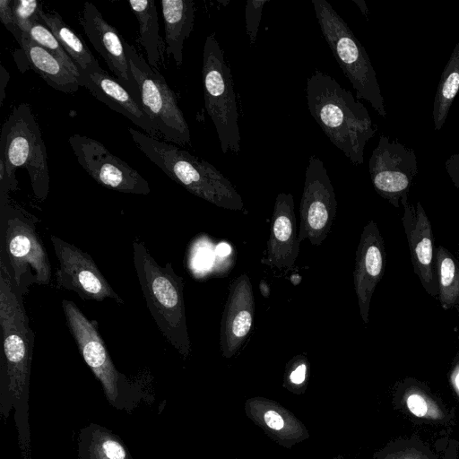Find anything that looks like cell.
I'll list each match as a JSON object with an SVG mask.
<instances>
[{"mask_svg":"<svg viewBox=\"0 0 459 459\" xmlns=\"http://www.w3.org/2000/svg\"><path fill=\"white\" fill-rule=\"evenodd\" d=\"M1 400L15 408L20 438L28 439V396L35 333L4 261L0 257Z\"/></svg>","mask_w":459,"mask_h":459,"instance_id":"1","label":"cell"},{"mask_svg":"<svg viewBox=\"0 0 459 459\" xmlns=\"http://www.w3.org/2000/svg\"><path fill=\"white\" fill-rule=\"evenodd\" d=\"M308 110L331 143L356 166L377 126L365 106L329 74L316 71L307 80Z\"/></svg>","mask_w":459,"mask_h":459,"instance_id":"2","label":"cell"},{"mask_svg":"<svg viewBox=\"0 0 459 459\" xmlns=\"http://www.w3.org/2000/svg\"><path fill=\"white\" fill-rule=\"evenodd\" d=\"M27 170L33 194L40 201L49 193L50 176L41 132L30 107L15 106L0 134V203L9 199V191L18 186L17 169Z\"/></svg>","mask_w":459,"mask_h":459,"instance_id":"3","label":"cell"},{"mask_svg":"<svg viewBox=\"0 0 459 459\" xmlns=\"http://www.w3.org/2000/svg\"><path fill=\"white\" fill-rule=\"evenodd\" d=\"M135 272L147 307L165 339L186 358L191 352L184 302L183 278L171 262L160 266L139 238L133 240Z\"/></svg>","mask_w":459,"mask_h":459,"instance_id":"4","label":"cell"},{"mask_svg":"<svg viewBox=\"0 0 459 459\" xmlns=\"http://www.w3.org/2000/svg\"><path fill=\"white\" fill-rule=\"evenodd\" d=\"M128 132L143 154L188 192L221 208L230 211L244 209L241 195L213 165L136 129L129 128Z\"/></svg>","mask_w":459,"mask_h":459,"instance_id":"5","label":"cell"},{"mask_svg":"<svg viewBox=\"0 0 459 459\" xmlns=\"http://www.w3.org/2000/svg\"><path fill=\"white\" fill-rule=\"evenodd\" d=\"M38 218L9 199L0 205V257L4 261L19 296L34 284L47 285L51 264L37 231Z\"/></svg>","mask_w":459,"mask_h":459,"instance_id":"6","label":"cell"},{"mask_svg":"<svg viewBox=\"0 0 459 459\" xmlns=\"http://www.w3.org/2000/svg\"><path fill=\"white\" fill-rule=\"evenodd\" d=\"M312 4L322 34L357 98L368 101L385 118L384 98L366 49L327 1L312 0Z\"/></svg>","mask_w":459,"mask_h":459,"instance_id":"7","label":"cell"},{"mask_svg":"<svg viewBox=\"0 0 459 459\" xmlns=\"http://www.w3.org/2000/svg\"><path fill=\"white\" fill-rule=\"evenodd\" d=\"M205 109L214 124L223 153L240 151L238 112L230 69L214 33L206 37L203 55Z\"/></svg>","mask_w":459,"mask_h":459,"instance_id":"8","label":"cell"},{"mask_svg":"<svg viewBox=\"0 0 459 459\" xmlns=\"http://www.w3.org/2000/svg\"><path fill=\"white\" fill-rule=\"evenodd\" d=\"M123 44L143 108L166 142L181 146L188 144L191 141L189 126L175 92L159 70L151 67L134 46L124 39Z\"/></svg>","mask_w":459,"mask_h":459,"instance_id":"9","label":"cell"},{"mask_svg":"<svg viewBox=\"0 0 459 459\" xmlns=\"http://www.w3.org/2000/svg\"><path fill=\"white\" fill-rule=\"evenodd\" d=\"M62 308L78 350L100 382L108 401L122 409L131 398H138L139 387L116 368L94 323L83 315L74 301L63 299Z\"/></svg>","mask_w":459,"mask_h":459,"instance_id":"10","label":"cell"},{"mask_svg":"<svg viewBox=\"0 0 459 459\" xmlns=\"http://www.w3.org/2000/svg\"><path fill=\"white\" fill-rule=\"evenodd\" d=\"M337 201L333 186L323 161L311 155L305 172L299 206V240L320 246L335 218Z\"/></svg>","mask_w":459,"mask_h":459,"instance_id":"11","label":"cell"},{"mask_svg":"<svg viewBox=\"0 0 459 459\" xmlns=\"http://www.w3.org/2000/svg\"><path fill=\"white\" fill-rule=\"evenodd\" d=\"M368 170L375 191L399 208L419 171L416 153L397 140L381 135L369 158Z\"/></svg>","mask_w":459,"mask_h":459,"instance_id":"12","label":"cell"},{"mask_svg":"<svg viewBox=\"0 0 459 459\" xmlns=\"http://www.w3.org/2000/svg\"><path fill=\"white\" fill-rule=\"evenodd\" d=\"M68 142L79 164L102 186L126 194L151 193L147 180L101 143L76 134Z\"/></svg>","mask_w":459,"mask_h":459,"instance_id":"13","label":"cell"},{"mask_svg":"<svg viewBox=\"0 0 459 459\" xmlns=\"http://www.w3.org/2000/svg\"><path fill=\"white\" fill-rule=\"evenodd\" d=\"M50 239L59 261L56 271L57 288L74 291L82 300L111 299L118 305L125 304L88 253L55 235Z\"/></svg>","mask_w":459,"mask_h":459,"instance_id":"14","label":"cell"},{"mask_svg":"<svg viewBox=\"0 0 459 459\" xmlns=\"http://www.w3.org/2000/svg\"><path fill=\"white\" fill-rule=\"evenodd\" d=\"M403 207L402 223L407 238L414 273L425 291L437 298V283L435 273V247L432 227L424 207L419 201L416 206L402 198Z\"/></svg>","mask_w":459,"mask_h":459,"instance_id":"15","label":"cell"},{"mask_svg":"<svg viewBox=\"0 0 459 459\" xmlns=\"http://www.w3.org/2000/svg\"><path fill=\"white\" fill-rule=\"evenodd\" d=\"M80 23L90 42L102 56L116 79L141 104L138 87L129 71L123 38L119 36L117 29L89 2L83 4Z\"/></svg>","mask_w":459,"mask_h":459,"instance_id":"16","label":"cell"},{"mask_svg":"<svg viewBox=\"0 0 459 459\" xmlns=\"http://www.w3.org/2000/svg\"><path fill=\"white\" fill-rule=\"evenodd\" d=\"M385 258L384 238L377 224L371 220L364 226L361 232L353 272L359 314L366 325L368 323L373 293L384 274Z\"/></svg>","mask_w":459,"mask_h":459,"instance_id":"17","label":"cell"},{"mask_svg":"<svg viewBox=\"0 0 459 459\" xmlns=\"http://www.w3.org/2000/svg\"><path fill=\"white\" fill-rule=\"evenodd\" d=\"M78 81L80 86L86 88L98 100L127 117L147 135L153 138L160 135L147 113L131 92L102 69L98 62L85 70L79 71Z\"/></svg>","mask_w":459,"mask_h":459,"instance_id":"18","label":"cell"},{"mask_svg":"<svg viewBox=\"0 0 459 459\" xmlns=\"http://www.w3.org/2000/svg\"><path fill=\"white\" fill-rule=\"evenodd\" d=\"M255 299L247 274L231 282L220 330V345L224 357L233 356L245 342L251 330Z\"/></svg>","mask_w":459,"mask_h":459,"instance_id":"19","label":"cell"},{"mask_svg":"<svg viewBox=\"0 0 459 459\" xmlns=\"http://www.w3.org/2000/svg\"><path fill=\"white\" fill-rule=\"evenodd\" d=\"M294 200L290 193H280L275 200L266 258L263 264L277 269H290L299 253Z\"/></svg>","mask_w":459,"mask_h":459,"instance_id":"20","label":"cell"},{"mask_svg":"<svg viewBox=\"0 0 459 459\" xmlns=\"http://www.w3.org/2000/svg\"><path fill=\"white\" fill-rule=\"evenodd\" d=\"M18 43L30 67L50 87L68 94L78 91L80 87L78 76L71 72L60 59L33 42L24 33H22Z\"/></svg>","mask_w":459,"mask_h":459,"instance_id":"21","label":"cell"},{"mask_svg":"<svg viewBox=\"0 0 459 459\" xmlns=\"http://www.w3.org/2000/svg\"><path fill=\"white\" fill-rule=\"evenodd\" d=\"M160 4L165 25V50L180 66L184 42L194 28L195 3L192 0H162Z\"/></svg>","mask_w":459,"mask_h":459,"instance_id":"22","label":"cell"},{"mask_svg":"<svg viewBox=\"0 0 459 459\" xmlns=\"http://www.w3.org/2000/svg\"><path fill=\"white\" fill-rule=\"evenodd\" d=\"M41 22L53 32L60 45L79 71L98 62L82 39L70 28L57 13H39Z\"/></svg>","mask_w":459,"mask_h":459,"instance_id":"23","label":"cell"},{"mask_svg":"<svg viewBox=\"0 0 459 459\" xmlns=\"http://www.w3.org/2000/svg\"><path fill=\"white\" fill-rule=\"evenodd\" d=\"M458 91L459 42L454 48L437 84L432 111L435 130H441L445 125L452 103Z\"/></svg>","mask_w":459,"mask_h":459,"instance_id":"24","label":"cell"},{"mask_svg":"<svg viewBox=\"0 0 459 459\" xmlns=\"http://www.w3.org/2000/svg\"><path fill=\"white\" fill-rule=\"evenodd\" d=\"M129 4L139 22V35L151 67L158 70L160 58V37L158 12L153 0H131Z\"/></svg>","mask_w":459,"mask_h":459,"instance_id":"25","label":"cell"},{"mask_svg":"<svg viewBox=\"0 0 459 459\" xmlns=\"http://www.w3.org/2000/svg\"><path fill=\"white\" fill-rule=\"evenodd\" d=\"M435 273L437 298L443 309L448 310L459 303V260L445 247L435 249Z\"/></svg>","mask_w":459,"mask_h":459,"instance_id":"26","label":"cell"},{"mask_svg":"<svg viewBox=\"0 0 459 459\" xmlns=\"http://www.w3.org/2000/svg\"><path fill=\"white\" fill-rule=\"evenodd\" d=\"M80 459H131L118 437L101 428L83 429Z\"/></svg>","mask_w":459,"mask_h":459,"instance_id":"27","label":"cell"},{"mask_svg":"<svg viewBox=\"0 0 459 459\" xmlns=\"http://www.w3.org/2000/svg\"><path fill=\"white\" fill-rule=\"evenodd\" d=\"M24 34L33 42L51 53L55 57L60 59L71 72L77 76L79 75L77 66L60 45L53 32L41 21H36L30 30Z\"/></svg>","mask_w":459,"mask_h":459,"instance_id":"28","label":"cell"},{"mask_svg":"<svg viewBox=\"0 0 459 459\" xmlns=\"http://www.w3.org/2000/svg\"><path fill=\"white\" fill-rule=\"evenodd\" d=\"M405 403L408 410L416 417L432 420L443 417L436 403L418 389H411L405 394Z\"/></svg>","mask_w":459,"mask_h":459,"instance_id":"29","label":"cell"},{"mask_svg":"<svg viewBox=\"0 0 459 459\" xmlns=\"http://www.w3.org/2000/svg\"><path fill=\"white\" fill-rule=\"evenodd\" d=\"M15 23L22 33H27L36 21L42 6L35 0H15L12 3Z\"/></svg>","mask_w":459,"mask_h":459,"instance_id":"30","label":"cell"},{"mask_svg":"<svg viewBox=\"0 0 459 459\" xmlns=\"http://www.w3.org/2000/svg\"><path fill=\"white\" fill-rule=\"evenodd\" d=\"M267 0L247 1L245 10L246 29L250 43H255L262 18L264 5Z\"/></svg>","mask_w":459,"mask_h":459,"instance_id":"31","label":"cell"},{"mask_svg":"<svg viewBox=\"0 0 459 459\" xmlns=\"http://www.w3.org/2000/svg\"><path fill=\"white\" fill-rule=\"evenodd\" d=\"M12 3L13 0H0V19L18 41L22 37V31L15 23Z\"/></svg>","mask_w":459,"mask_h":459,"instance_id":"32","label":"cell"},{"mask_svg":"<svg viewBox=\"0 0 459 459\" xmlns=\"http://www.w3.org/2000/svg\"><path fill=\"white\" fill-rule=\"evenodd\" d=\"M445 169L459 192V153L452 154L445 161Z\"/></svg>","mask_w":459,"mask_h":459,"instance_id":"33","label":"cell"},{"mask_svg":"<svg viewBox=\"0 0 459 459\" xmlns=\"http://www.w3.org/2000/svg\"><path fill=\"white\" fill-rule=\"evenodd\" d=\"M264 421L269 428L275 430H279L284 426L281 416L274 411H266L264 414Z\"/></svg>","mask_w":459,"mask_h":459,"instance_id":"34","label":"cell"},{"mask_svg":"<svg viewBox=\"0 0 459 459\" xmlns=\"http://www.w3.org/2000/svg\"><path fill=\"white\" fill-rule=\"evenodd\" d=\"M386 459H428V457L420 451L410 448L393 454Z\"/></svg>","mask_w":459,"mask_h":459,"instance_id":"35","label":"cell"},{"mask_svg":"<svg viewBox=\"0 0 459 459\" xmlns=\"http://www.w3.org/2000/svg\"><path fill=\"white\" fill-rule=\"evenodd\" d=\"M307 366L302 363L290 373V379L293 384H301L305 380Z\"/></svg>","mask_w":459,"mask_h":459,"instance_id":"36","label":"cell"},{"mask_svg":"<svg viewBox=\"0 0 459 459\" xmlns=\"http://www.w3.org/2000/svg\"><path fill=\"white\" fill-rule=\"evenodd\" d=\"M9 82V73L4 68L3 65H1V72H0V106H2L3 101L5 97V87Z\"/></svg>","mask_w":459,"mask_h":459,"instance_id":"37","label":"cell"},{"mask_svg":"<svg viewBox=\"0 0 459 459\" xmlns=\"http://www.w3.org/2000/svg\"><path fill=\"white\" fill-rule=\"evenodd\" d=\"M451 382L453 384L454 388L459 395V359L456 362L452 374H451Z\"/></svg>","mask_w":459,"mask_h":459,"instance_id":"38","label":"cell"},{"mask_svg":"<svg viewBox=\"0 0 459 459\" xmlns=\"http://www.w3.org/2000/svg\"><path fill=\"white\" fill-rule=\"evenodd\" d=\"M259 290H260L261 294L264 298H267L270 295V287L267 284V282L264 280H262L259 283Z\"/></svg>","mask_w":459,"mask_h":459,"instance_id":"39","label":"cell"},{"mask_svg":"<svg viewBox=\"0 0 459 459\" xmlns=\"http://www.w3.org/2000/svg\"><path fill=\"white\" fill-rule=\"evenodd\" d=\"M352 2L355 3L359 6L361 13L365 16H367L368 14V10L367 8L366 3L363 0H352Z\"/></svg>","mask_w":459,"mask_h":459,"instance_id":"40","label":"cell"},{"mask_svg":"<svg viewBox=\"0 0 459 459\" xmlns=\"http://www.w3.org/2000/svg\"><path fill=\"white\" fill-rule=\"evenodd\" d=\"M456 309H457V314H458V316H459V303L456 305Z\"/></svg>","mask_w":459,"mask_h":459,"instance_id":"41","label":"cell"},{"mask_svg":"<svg viewBox=\"0 0 459 459\" xmlns=\"http://www.w3.org/2000/svg\"><path fill=\"white\" fill-rule=\"evenodd\" d=\"M457 255H458V257H459V244H458Z\"/></svg>","mask_w":459,"mask_h":459,"instance_id":"42","label":"cell"}]
</instances>
